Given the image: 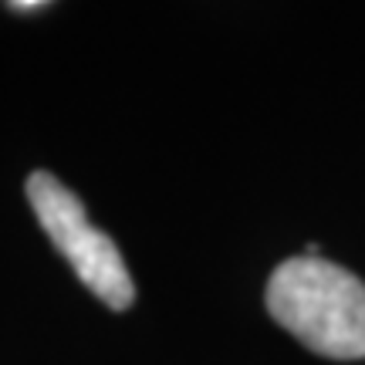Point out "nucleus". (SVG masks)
Masks as SVG:
<instances>
[{
	"instance_id": "3",
	"label": "nucleus",
	"mask_w": 365,
	"mask_h": 365,
	"mask_svg": "<svg viewBox=\"0 0 365 365\" xmlns=\"http://www.w3.org/2000/svg\"><path fill=\"white\" fill-rule=\"evenodd\" d=\"M44 0H27V4H11V11H44Z\"/></svg>"
},
{
	"instance_id": "1",
	"label": "nucleus",
	"mask_w": 365,
	"mask_h": 365,
	"mask_svg": "<svg viewBox=\"0 0 365 365\" xmlns=\"http://www.w3.org/2000/svg\"><path fill=\"white\" fill-rule=\"evenodd\" d=\"M267 312L325 359H365V284L325 257H287L267 281Z\"/></svg>"
},
{
	"instance_id": "2",
	"label": "nucleus",
	"mask_w": 365,
	"mask_h": 365,
	"mask_svg": "<svg viewBox=\"0 0 365 365\" xmlns=\"http://www.w3.org/2000/svg\"><path fill=\"white\" fill-rule=\"evenodd\" d=\"M27 200H31V210L44 227V234L51 237V244L75 267L81 284L95 298H102L112 312L132 308L135 284H132L129 267L122 261L118 247L112 244V237L88 220L78 196L58 176L38 170L27 176Z\"/></svg>"
}]
</instances>
